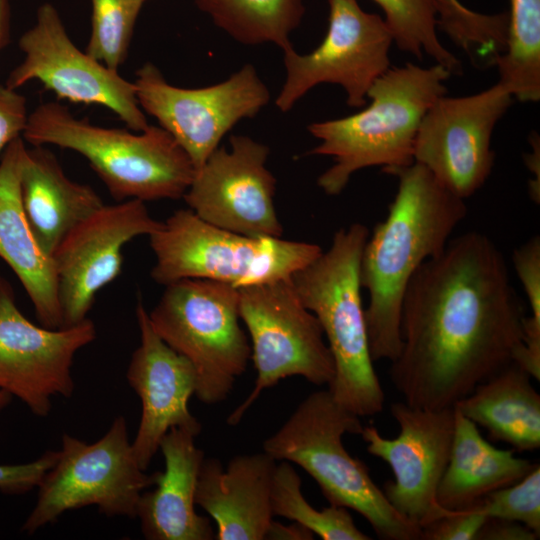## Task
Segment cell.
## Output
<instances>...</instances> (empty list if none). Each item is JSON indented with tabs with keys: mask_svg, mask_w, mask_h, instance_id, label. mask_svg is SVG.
<instances>
[{
	"mask_svg": "<svg viewBox=\"0 0 540 540\" xmlns=\"http://www.w3.org/2000/svg\"><path fill=\"white\" fill-rule=\"evenodd\" d=\"M524 317L505 258L491 238L469 231L449 240L406 289L390 380L410 406L454 407L515 363Z\"/></svg>",
	"mask_w": 540,
	"mask_h": 540,
	"instance_id": "obj_1",
	"label": "cell"
},
{
	"mask_svg": "<svg viewBox=\"0 0 540 540\" xmlns=\"http://www.w3.org/2000/svg\"><path fill=\"white\" fill-rule=\"evenodd\" d=\"M398 188L385 219L368 235L360 261V282L369 295L365 320L374 362H392L401 347V310L417 270L446 247L465 218V200L442 186L422 165L387 172Z\"/></svg>",
	"mask_w": 540,
	"mask_h": 540,
	"instance_id": "obj_2",
	"label": "cell"
},
{
	"mask_svg": "<svg viewBox=\"0 0 540 540\" xmlns=\"http://www.w3.org/2000/svg\"><path fill=\"white\" fill-rule=\"evenodd\" d=\"M450 75L437 63L390 67L368 90L367 107L346 117L311 123L308 131L320 143L307 154L333 159L319 176L318 186L334 196L361 169L379 166L387 173L413 164L420 123L431 105L446 95L445 82Z\"/></svg>",
	"mask_w": 540,
	"mask_h": 540,
	"instance_id": "obj_3",
	"label": "cell"
},
{
	"mask_svg": "<svg viewBox=\"0 0 540 540\" xmlns=\"http://www.w3.org/2000/svg\"><path fill=\"white\" fill-rule=\"evenodd\" d=\"M369 230L353 223L335 232L331 245L290 281L303 305L318 319L335 373L328 390L359 417L382 412L385 393L374 368L360 282V261Z\"/></svg>",
	"mask_w": 540,
	"mask_h": 540,
	"instance_id": "obj_4",
	"label": "cell"
},
{
	"mask_svg": "<svg viewBox=\"0 0 540 540\" xmlns=\"http://www.w3.org/2000/svg\"><path fill=\"white\" fill-rule=\"evenodd\" d=\"M22 137L32 146L82 155L118 202L183 198L195 173L189 156L160 126L140 132L106 128L77 118L59 102L35 107Z\"/></svg>",
	"mask_w": 540,
	"mask_h": 540,
	"instance_id": "obj_5",
	"label": "cell"
},
{
	"mask_svg": "<svg viewBox=\"0 0 540 540\" xmlns=\"http://www.w3.org/2000/svg\"><path fill=\"white\" fill-rule=\"evenodd\" d=\"M363 427L360 417L335 401L328 389L318 390L263 442V451L303 468L330 505L362 515L378 538L421 539L420 527L392 507L367 465L346 450L343 436L360 435Z\"/></svg>",
	"mask_w": 540,
	"mask_h": 540,
	"instance_id": "obj_6",
	"label": "cell"
},
{
	"mask_svg": "<svg viewBox=\"0 0 540 540\" xmlns=\"http://www.w3.org/2000/svg\"><path fill=\"white\" fill-rule=\"evenodd\" d=\"M152 279L168 285L197 278L236 288L290 278L316 259L319 245L281 237H250L211 225L180 209L149 235Z\"/></svg>",
	"mask_w": 540,
	"mask_h": 540,
	"instance_id": "obj_7",
	"label": "cell"
},
{
	"mask_svg": "<svg viewBox=\"0 0 540 540\" xmlns=\"http://www.w3.org/2000/svg\"><path fill=\"white\" fill-rule=\"evenodd\" d=\"M149 318L156 333L193 365L196 397L209 405L226 400L251 360L249 337L240 325L238 288L181 279L165 286Z\"/></svg>",
	"mask_w": 540,
	"mask_h": 540,
	"instance_id": "obj_8",
	"label": "cell"
},
{
	"mask_svg": "<svg viewBox=\"0 0 540 540\" xmlns=\"http://www.w3.org/2000/svg\"><path fill=\"white\" fill-rule=\"evenodd\" d=\"M154 483L155 473L147 474L134 456L124 416L116 417L92 444L65 433L21 530L33 534L65 512L86 506H96L107 517L136 518L141 494Z\"/></svg>",
	"mask_w": 540,
	"mask_h": 540,
	"instance_id": "obj_9",
	"label": "cell"
},
{
	"mask_svg": "<svg viewBox=\"0 0 540 540\" xmlns=\"http://www.w3.org/2000/svg\"><path fill=\"white\" fill-rule=\"evenodd\" d=\"M238 291L239 315L249 335L257 377L251 393L228 416L229 425L239 424L261 393L285 378L300 376L322 386L329 385L335 373L322 327L290 278Z\"/></svg>",
	"mask_w": 540,
	"mask_h": 540,
	"instance_id": "obj_10",
	"label": "cell"
},
{
	"mask_svg": "<svg viewBox=\"0 0 540 540\" xmlns=\"http://www.w3.org/2000/svg\"><path fill=\"white\" fill-rule=\"evenodd\" d=\"M133 83L143 112L175 139L195 170L239 121L255 117L270 100L267 86L251 64L220 83L181 88L168 83L153 63L146 62Z\"/></svg>",
	"mask_w": 540,
	"mask_h": 540,
	"instance_id": "obj_11",
	"label": "cell"
},
{
	"mask_svg": "<svg viewBox=\"0 0 540 540\" xmlns=\"http://www.w3.org/2000/svg\"><path fill=\"white\" fill-rule=\"evenodd\" d=\"M18 47L23 60L9 73L8 87L17 90L36 80L58 99L111 110L130 130L140 132L150 125L134 83L80 50L53 4L38 7L34 24L21 35Z\"/></svg>",
	"mask_w": 540,
	"mask_h": 540,
	"instance_id": "obj_12",
	"label": "cell"
},
{
	"mask_svg": "<svg viewBox=\"0 0 540 540\" xmlns=\"http://www.w3.org/2000/svg\"><path fill=\"white\" fill-rule=\"evenodd\" d=\"M329 25L320 45L308 54L283 51L285 81L275 100L288 112L313 87L341 86L347 104L362 108L374 81L390 68L392 34L378 14L365 12L357 0H328Z\"/></svg>",
	"mask_w": 540,
	"mask_h": 540,
	"instance_id": "obj_13",
	"label": "cell"
},
{
	"mask_svg": "<svg viewBox=\"0 0 540 540\" xmlns=\"http://www.w3.org/2000/svg\"><path fill=\"white\" fill-rule=\"evenodd\" d=\"M512 102L511 93L499 82L472 95L439 97L420 123L414 162L457 197L469 198L491 173L492 133Z\"/></svg>",
	"mask_w": 540,
	"mask_h": 540,
	"instance_id": "obj_14",
	"label": "cell"
},
{
	"mask_svg": "<svg viewBox=\"0 0 540 540\" xmlns=\"http://www.w3.org/2000/svg\"><path fill=\"white\" fill-rule=\"evenodd\" d=\"M390 412L399 426L397 437H383L372 425L364 426L360 435L367 452L393 472V480L382 488L388 502L421 529L446 512L436 493L450 457L454 407L431 410L399 401L390 405Z\"/></svg>",
	"mask_w": 540,
	"mask_h": 540,
	"instance_id": "obj_15",
	"label": "cell"
},
{
	"mask_svg": "<svg viewBox=\"0 0 540 540\" xmlns=\"http://www.w3.org/2000/svg\"><path fill=\"white\" fill-rule=\"evenodd\" d=\"M95 338L88 318L58 329L35 325L18 309L12 286L0 275V390L34 415L48 416L56 396L71 397L74 356Z\"/></svg>",
	"mask_w": 540,
	"mask_h": 540,
	"instance_id": "obj_16",
	"label": "cell"
},
{
	"mask_svg": "<svg viewBox=\"0 0 540 540\" xmlns=\"http://www.w3.org/2000/svg\"><path fill=\"white\" fill-rule=\"evenodd\" d=\"M269 148L232 135L197 170L183 198L200 219L250 237L279 238L283 227L274 205L276 179L266 167Z\"/></svg>",
	"mask_w": 540,
	"mask_h": 540,
	"instance_id": "obj_17",
	"label": "cell"
},
{
	"mask_svg": "<svg viewBox=\"0 0 540 540\" xmlns=\"http://www.w3.org/2000/svg\"><path fill=\"white\" fill-rule=\"evenodd\" d=\"M162 224L144 201L129 199L104 204L68 233L52 255L63 327L85 320L98 291L119 276L125 244Z\"/></svg>",
	"mask_w": 540,
	"mask_h": 540,
	"instance_id": "obj_18",
	"label": "cell"
},
{
	"mask_svg": "<svg viewBox=\"0 0 540 540\" xmlns=\"http://www.w3.org/2000/svg\"><path fill=\"white\" fill-rule=\"evenodd\" d=\"M136 319L140 343L132 353L126 377L142 405L132 449L139 466L147 470L171 428L185 427L200 433L201 423L188 406L197 384L193 365L156 333L141 300L136 306Z\"/></svg>",
	"mask_w": 540,
	"mask_h": 540,
	"instance_id": "obj_19",
	"label": "cell"
},
{
	"mask_svg": "<svg viewBox=\"0 0 540 540\" xmlns=\"http://www.w3.org/2000/svg\"><path fill=\"white\" fill-rule=\"evenodd\" d=\"M277 461L264 451L234 456L226 467L205 457L195 504L216 523V540H264L273 520L271 494Z\"/></svg>",
	"mask_w": 540,
	"mask_h": 540,
	"instance_id": "obj_20",
	"label": "cell"
},
{
	"mask_svg": "<svg viewBox=\"0 0 540 540\" xmlns=\"http://www.w3.org/2000/svg\"><path fill=\"white\" fill-rule=\"evenodd\" d=\"M199 433L173 427L162 438L159 450L164 471L155 472V483L145 490L136 518L148 540H212L216 531L209 518L195 510V492L204 452L195 444Z\"/></svg>",
	"mask_w": 540,
	"mask_h": 540,
	"instance_id": "obj_21",
	"label": "cell"
},
{
	"mask_svg": "<svg viewBox=\"0 0 540 540\" xmlns=\"http://www.w3.org/2000/svg\"><path fill=\"white\" fill-rule=\"evenodd\" d=\"M26 148L19 137L1 154L0 257L20 280L40 325L58 329L63 328V320L55 265L39 246L21 201L20 170Z\"/></svg>",
	"mask_w": 540,
	"mask_h": 540,
	"instance_id": "obj_22",
	"label": "cell"
},
{
	"mask_svg": "<svg viewBox=\"0 0 540 540\" xmlns=\"http://www.w3.org/2000/svg\"><path fill=\"white\" fill-rule=\"evenodd\" d=\"M20 193L31 230L50 257L70 231L104 205L92 187L69 179L45 146L26 148Z\"/></svg>",
	"mask_w": 540,
	"mask_h": 540,
	"instance_id": "obj_23",
	"label": "cell"
},
{
	"mask_svg": "<svg viewBox=\"0 0 540 540\" xmlns=\"http://www.w3.org/2000/svg\"><path fill=\"white\" fill-rule=\"evenodd\" d=\"M454 413L450 457L436 493L438 505L446 511L476 505L487 494L519 481L537 464L515 456L514 449L496 448L455 407Z\"/></svg>",
	"mask_w": 540,
	"mask_h": 540,
	"instance_id": "obj_24",
	"label": "cell"
},
{
	"mask_svg": "<svg viewBox=\"0 0 540 540\" xmlns=\"http://www.w3.org/2000/svg\"><path fill=\"white\" fill-rule=\"evenodd\" d=\"M531 375L512 363L477 385L454 407L494 441L519 452L540 447V395Z\"/></svg>",
	"mask_w": 540,
	"mask_h": 540,
	"instance_id": "obj_25",
	"label": "cell"
},
{
	"mask_svg": "<svg viewBox=\"0 0 540 540\" xmlns=\"http://www.w3.org/2000/svg\"><path fill=\"white\" fill-rule=\"evenodd\" d=\"M213 23L244 45L272 43L286 51L305 13L303 0H194Z\"/></svg>",
	"mask_w": 540,
	"mask_h": 540,
	"instance_id": "obj_26",
	"label": "cell"
},
{
	"mask_svg": "<svg viewBox=\"0 0 540 540\" xmlns=\"http://www.w3.org/2000/svg\"><path fill=\"white\" fill-rule=\"evenodd\" d=\"M492 63L513 98L540 100V0H510L505 48Z\"/></svg>",
	"mask_w": 540,
	"mask_h": 540,
	"instance_id": "obj_27",
	"label": "cell"
},
{
	"mask_svg": "<svg viewBox=\"0 0 540 540\" xmlns=\"http://www.w3.org/2000/svg\"><path fill=\"white\" fill-rule=\"evenodd\" d=\"M302 480L291 463L276 464L271 505L274 516L299 523L323 540H369L358 529L345 507L329 505L321 510L307 502L301 491Z\"/></svg>",
	"mask_w": 540,
	"mask_h": 540,
	"instance_id": "obj_28",
	"label": "cell"
},
{
	"mask_svg": "<svg viewBox=\"0 0 540 540\" xmlns=\"http://www.w3.org/2000/svg\"><path fill=\"white\" fill-rule=\"evenodd\" d=\"M385 14V22L397 47L419 59L427 54L451 74L461 72L460 61L437 35L435 0H374Z\"/></svg>",
	"mask_w": 540,
	"mask_h": 540,
	"instance_id": "obj_29",
	"label": "cell"
},
{
	"mask_svg": "<svg viewBox=\"0 0 540 540\" xmlns=\"http://www.w3.org/2000/svg\"><path fill=\"white\" fill-rule=\"evenodd\" d=\"M147 0H90L91 31L86 52L118 70L126 61L138 16Z\"/></svg>",
	"mask_w": 540,
	"mask_h": 540,
	"instance_id": "obj_30",
	"label": "cell"
},
{
	"mask_svg": "<svg viewBox=\"0 0 540 540\" xmlns=\"http://www.w3.org/2000/svg\"><path fill=\"white\" fill-rule=\"evenodd\" d=\"M478 504L488 518L519 522L540 536V465L519 481L487 494Z\"/></svg>",
	"mask_w": 540,
	"mask_h": 540,
	"instance_id": "obj_31",
	"label": "cell"
},
{
	"mask_svg": "<svg viewBox=\"0 0 540 540\" xmlns=\"http://www.w3.org/2000/svg\"><path fill=\"white\" fill-rule=\"evenodd\" d=\"M488 517L479 504L457 511H446L421 528L424 540H476Z\"/></svg>",
	"mask_w": 540,
	"mask_h": 540,
	"instance_id": "obj_32",
	"label": "cell"
},
{
	"mask_svg": "<svg viewBox=\"0 0 540 540\" xmlns=\"http://www.w3.org/2000/svg\"><path fill=\"white\" fill-rule=\"evenodd\" d=\"M515 272L530 306V316L540 320V238L534 236L516 248L512 256Z\"/></svg>",
	"mask_w": 540,
	"mask_h": 540,
	"instance_id": "obj_33",
	"label": "cell"
},
{
	"mask_svg": "<svg viewBox=\"0 0 540 540\" xmlns=\"http://www.w3.org/2000/svg\"><path fill=\"white\" fill-rule=\"evenodd\" d=\"M57 458L58 451L48 450L29 463L0 465V491L9 495H21L33 490L39 486Z\"/></svg>",
	"mask_w": 540,
	"mask_h": 540,
	"instance_id": "obj_34",
	"label": "cell"
},
{
	"mask_svg": "<svg viewBox=\"0 0 540 540\" xmlns=\"http://www.w3.org/2000/svg\"><path fill=\"white\" fill-rule=\"evenodd\" d=\"M28 115L25 96L0 84V155L13 140L22 137Z\"/></svg>",
	"mask_w": 540,
	"mask_h": 540,
	"instance_id": "obj_35",
	"label": "cell"
},
{
	"mask_svg": "<svg viewBox=\"0 0 540 540\" xmlns=\"http://www.w3.org/2000/svg\"><path fill=\"white\" fill-rule=\"evenodd\" d=\"M438 27L449 38L459 39L469 35L478 25L479 13L468 9L459 0H435Z\"/></svg>",
	"mask_w": 540,
	"mask_h": 540,
	"instance_id": "obj_36",
	"label": "cell"
},
{
	"mask_svg": "<svg viewBox=\"0 0 540 540\" xmlns=\"http://www.w3.org/2000/svg\"><path fill=\"white\" fill-rule=\"evenodd\" d=\"M539 535L527 526L510 520L488 518L476 540H536Z\"/></svg>",
	"mask_w": 540,
	"mask_h": 540,
	"instance_id": "obj_37",
	"label": "cell"
},
{
	"mask_svg": "<svg viewBox=\"0 0 540 540\" xmlns=\"http://www.w3.org/2000/svg\"><path fill=\"white\" fill-rule=\"evenodd\" d=\"M264 539L270 540H312L314 534L299 523L293 522L290 525H284L272 520Z\"/></svg>",
	"mask_w": 540,
	"mask_h": 540,
	"instance_id": "obj_38",
	"label": "cell"
},
{
	"mask_svg": "<svg viewBox=\"0 0 540 540\" xmlns=\"http://www.w3.org/2000/svg\"><path fill=\"white\" fill-rule=\"evenodd\" d=\"M533 150L526 155V165L534 175L529 182V194L531 199L539 204L540 201V175H539V140L536 137L532 139Z\"/></svg>",
	"mask_w": 540,
	"mask_h": 540,
	"instance_id": "obj_39",
	"label": "cell"
},
{
	"mask_svg": "<svg viewBox=\"0 0 540 540\" xmlns=\"http://www.w3.org/2000/svg\"><path fill=\"white\" fill-rule=\"evenodd\" d=\"M11 31L10 0H0V52L7 46Z\"/></svg>",
	"mask_w": 540,
	"mask_h": 540,
	"instance_id": "obj_40",
	"label": "cell"
},
{
	"mask_svg": "<svg viewBox=\"0 0 540 540\" xmlns=\"http://www.w3.org/2000/svg\"><path fill=\"white\" fill-rule=\"evenodd\" d=\"M12 395L0 390V412L10 403Z\"/></svg>",
	"mask_w": 540,
	"mask_h": 540,
	"instance_id": "obj_41",
	"label": "cell"
}]
</instances>
